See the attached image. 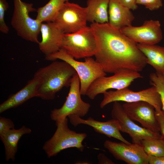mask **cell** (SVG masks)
Instances as JSON below:
<instances>
[{
    "label": "cell",
    "instance_id": "cell-1",
    "mask_svg": "<svg viewBox=\"0 0 164 164\" xmlns=\"http://www.w3.org/2000/svg\"><path fill=\"white\" fill-rule=\"evenodd\" d=\"M97 50L95 60L106 73H114L122 69L139 72L147 64L146 58L137 43L108 23H91Z\"/></svg>",
    "mask_w": 164,
    "mask_h": 164
},
{
    "label": "cell",
    "instance_id": "cell-2",
    "mask_svg": "<svg viewBox=\"0 0 164 164\" xmlns=\"http://www.w3.org/2000/svg\"><path fill=\"white\" fill-rule=\"evenodd\" d=\"M76 73L70 65L63 61H54L39 68L34 75L40 80L38 97L44 100L54 99L57 92L64 87H70Z\"/></svg>",
    "mask_w": 164,
    "mask_h": 164
},
{
    "label": "cell",
    "instance_id": "cell-3",
    "mask_svg": "<svg viewBox=\"0 0 164 164\" xmlns=\"http://www.w3.org/2000/svg\"><path fill=\"white\" fill-rule=\"evenodd\" d=\"M45 59L47 60L53 61L60 59L70 65L79 76L80 93L82 95H86L88 88L94 80L107 74L100 64L91 57L85 58L84 62L79 61L61 48L45 57Z\"/></svg>",
    "mask_w": 164,
    "mask_h": 164
},
{
    "label": "cell",
    "instance_id": "cell-4",
    "mask_svg": "<svg viewBox=\"0 0 164 164\" xmlns=\"http://www.w3.org/2000/svg\"><path fill=\"white\" fill-rule=\"evenodd\" d=\"M57 128L52 137L46 141L43 149L50 158L57 155L62 150L76 148L82 152L84 147L82 144L87 135L85 133H77L70 130L67 117L56 121Z\"/></svg>",
    "mask_w": 164,
    "mask_h": 164
},
{
    "label": "cell",
    "instance_id": "cell-5",
    "mask_svg": "<svg viewBox=\"0 0 164 164\" xmlns=\"http://www.w3.org/2000/svg\"><path fill=\"white\" fill-rule=\"evenodd\" d=\"M14 9L11 24L18 36L30 42L39 43L42 23L30 17V12L36 11L32 3L13 0Z\"/></svg>",
    "mask_w": 164,
    "mask_h": 164
},
{
    "label": "cell",
    "instance_id": "cell-6",
    "mask_svg": "<svg viewBox=\"0 0 164 164\" xmlns=\"http://www.w3.org/2000/svg\"><path fill=\"white\" fill-rule=\"evenodd\" d=\"M61 48L76 59L94 56L97 45L90 26L74 33L64 34Z\"/></svg>",
    "mask_w": 164,
    "mask_h": 164
},
{
    "label": "cell",
    "instance_id": "cell-7",
    "mask_svg": "<svg viewBox=\"0 0 164 164\" xmlns=\"http://www.w3.org/2000/svg\"><path fill=\"white\" fill-rule=\"evenodd\" d=\"M103 94V99L100 105L101 108L115 101L130 103L145 101L152 105L155 111L162 110L160 95L155 87L152 86L138 91H133L127 87L115 91H107Z\"/></svg>",
    "mask_w": 164,
    "mask_h": 164
},
{
    "label": "cell",
    "instance_id": "cell-8",
    "mask_svg": "<svg viewBox=\"0 0 164 164\" xmlns=\"http://www.w3.org/2000/svg\"><path fill=\"white\" fill-rule=\"evenodd\" d=\"M69 92L66 101L60 108H55L51 111V119L55 122L73 114L81 118L88 113L91 106L84 101L81 98L80 81L77 73L73 77L70 86Z\"/></svg>",
    "mask_w": 164,
    "mask_h": 164
},
{
    "label": "cell",
    "instance_id": "cell-9",
    "mask_svg": "<svg viewBox=\"0 0 164 164\" xmlns=\"http://www.w3.org/2000/svg\"><path fill=\"white\" fill-rule=\"evenodd\" d=\"M142 77L139 72L129 69L118 71L111 76L99 77L91 84L86 94L90 99H94L98 95L108 90H120L128 87L135 80Z\"/></svg>",
    "mask_w": 164,
    "mask_h": 164
},
{
    "label": "cell",
    "instance_id": "cell-10",
    "mask_svg": "<svg viewBox=\"0 0 164 164\" xmlns=\"http://www.w3.org/2000/svg\"><path fill=\"white\" fill-rule=\"evenodd\" d=\"M86 7L69 1L65 3L53 22L65 34L74 33L87 26Z\"/></svg>",
    "mask_w": 164,
    "mask_h": 164
},
{
    "label": "cell",
    "instance_id": "cell-11",
    "mask_svg": "<svg viewBox=\"0 0 164 164\" xmlns=\"http://www.w3.org/2000/svg\"><path fill=\"white\" fill-rule=\"evenodd\" d=\"M111 115L112 118L118 121L120 131L128 134L132 143L141 144L143 139L162 137L160 133L152 132L135 123L125 113L119 101L114 102Z\"/></svg>",
    "mask_w": 164,
    "mask_h": 164
},
{
    "label": "cell",
    "instance_id": "cell-12",
    "mask_svg": "<svg viewBox=\"0 0 164 164\" xmlns=\"http://www.w3.org/2000/svg\"><path fill=\"white\" fill-rule=\"evenodd\" d=\"M104 146L118 160L128 164H149L148 155L141 144L106 140Z\"/></svg>",
    "mask_w": 164,
    "mask_h": 164
},
{
    "label": "cell",
    "instance_id": "cell-13",
    "mask_svg": "<svg viewBox=\"0 0 164 164\" xmlns=\"http://www.w3.org/2000/svg\"><path fill=\"white\" fill-rule=\"evenodd\" d=\"M121 31L137 43L155 45L163 39L160 22L158 20L145 21L139 26L132 25L125 27Z\"/></svg>",
    "mask_w": 164,
    "mask_h": 164
},
{
    "label": "cell",
    "instance_id": "cell-14",
    "mask_svg": "<svg viewBox=\"0 0 164 164\" xmlns=\"http://www.w3.org/2000/svg\"><path fill=\"white\" fill-rule=\"evenodd\" d=\"M123 109L132 120L139 122L142 127L154 132L160 133L155 108L145 101L126 102L122 104Z\"/></svg>",
    "mask_w": 164,
    "mask_h": 164
},
{
    "label": "cell",
    "instance_id": "cell-15",
    "mask_svg": "<svg viewBox=\"0 0 164 164\" xmlns=\"http://www.w3.org/2000/svg\"><path fill=\"white\" fill-rule=\"evenodd\" d=\"M71 124L76 127L79 125L84 124L92 127L96 132L112 137L127 144L131 143L125 139L121 135L118 121L112 118L106 121L96 120L90 117L84 119L76 115L71 114L67 116Z\"/></svg>",
    "mask_w": 164,
    "mask_h": 164
},
{
    "label": "cell",
    "instance_id": "cell-16",
    "mask_svg": "<svg viewBox=\"0 0 164 164\" xmlns=\"http://www.w3.org/2000/svg\"><path fill=\"white\" fill-rule=\"evenodd\" d=\"M40 33L42 40L39 48L45 57L54 53L61 49L63 37L65 34L53 22L42 23Z\"/></svg>",
    "mask_w": 164,
    "mask_h": 164
},
{
    "label": "cell",
    "instance_id": "cell-17",
    "mask_svg": "<svg viewBox=\"0 0 164 164\" xmlns=\"http://www.w3.org/2000/svg\"><path fill=\"white\" fill-rule=\"evenodd\" d=\"M39 84V79L33 76L23 88L11 95L0 105V113L16 107L32 97H38Z\"/></svg>",
    "mask_w": 164,
    "mask_h": 164
},
{
    "label": "cell",
    "instance_id": "cell-18",
    "mask_svg": "<svg viewBox=\"0 0 164 164\" xmlns=\"http://www.w3.org/2000/svg\"><path fill=\"white\" fill-rule=\"evenodd\" d=\"M108 14V23L119 30L132 25L135 19L131 9L118 0H110Z\"/></svg>",
    "mask_w": 164,
    "mask_h": 164
},
{
    "label": "cell",
    "instance_id": "cell-19",
    "mask_svg": "<svg viewBox=\"0 0 164 164\" xmlns=\"http://www.w3.org/2000/svg\"><path fill=\"white\" fill-rule=\"evenodd\" d=\"M31 132V129L23 126L19 129L14 128L9 130L0 136L4 145L6 161H9L10 159L12 161L15 160L19 139L23 135L30 134Z\"/></svg>",
    "mask_w": 164,
    "mask_h": 164
},
{
    "label": "cell",
    "instance_id": "cell-20",
    "mask_svg": "<svg viewBox=\"0 0 164 164\" xmlns=\"http://www.w3.org/2000/svg\"><path fill=\"white\" fill-rule=\"evenodd\" d=\"M137 46L146 57L147 64L151 65L156 73L164 76V47L140 43H137Z\"/></svg>",
    "mask_w": 164,
    "mask_h": 164
},
{
    "label": "cell",
    "instance_id": "cell-21",
    "mask_svg": "<svg viewBox=\"0 0 164 164\" xmlns=\"http://www.w3.org/2000/svg\"><path fill=\"white\" fill-rule=\"evenodd\" d=\"M110 0H87V21L99 24L108 23Z\"/></svg>",
    "mask_w": 164,
    "mask_h": 164
},
{
    "label": "cell",
    "instance_id": "cell-22",
    "mask_svg": "<svg viewBox=\"0 0 164 164\" xmlns=\"http://www.w3.org/2000/svg\"><path fill=\"white\" fill-rule=\"evenodd\" d=\"M69 0H50L37 9L36 19L39 22H53L64 4Z\"/></svg>",
    "mask_w": 164,
    "mask_h": 164
},
{
    "label": "cell",
    "instance_id": "cell-23",
    "mask_svg": "<svg viewBox=\"0 0 164 164\" xmlns=\"http://www.w3.org/2000/svg\"><path fill=\"white\" fill-rule=\"evenodd\" d=\"M141 144L148 155H164V139L161 138H152L142 140Z\"/></svg>",
    "mask_w": 164,
    "mask_h": 164
},
{
    "label": "cell",
    "instance_id": "cell-24",
    "mask_svg": "<svg viewBox=\"0 0 164 164\" xmlns=\"http://www.w3.org/2000/svg\"><path fill=\"white\" fill-rule=\"evenodd\" d=\"M149 77L151 85L155 87L160 95L164 111V76L156 72L151 73Z\"/></svg>",
    "mask_w": 164,
    "mask_h": 164
},
{
    "label": "cell",
    "instance_id": "cell-25",
    "mask_svg": "<svg viewBox=\"0 0 164 164\" xmlns=\"http://www.w3.org/2000/svg\"><path fill=\"white\" fill-rule=\"evenodd\" d=\"M9 7V4L6 0H0V31L5 34L8 33L9 28L4 20L5 12Z\"/></svg>",
    "mask_w": 164,
    "mask_h": 164
},
{
    "label": "cell",
    "instance_id": "cell-26",
    "mask_svg": "<svg viewBox=\"0 0 164 164\" xmlns=\"http://www.w3.org/2000/svg\"><path fill=\"white\" fill-rule=\"evenodd\" d=\"M136 3L144 5L151 11L157 10L163 5L162 0H137Z\"/></svg>",
    "mask_w": 164,
    "mask_h": 164
},
{
    "label": "cell",
    "instance_id": "cell-27",
    "mask_svg": "<svg viewBox=\"0 0 164 164\" xmlns=\"http://www.w3.org/2000/svg\"><path fill=\"white\" fill-rule=\"evenodd\" d=\"M15 125L10 119L4 117H0V136L8 130L14 128Z\"/></svg>",
    "mask_w": 164,
    "mask_h": 164
},
{
    "label": "cell",
    "instance_id": "cell-28",
    "mask_svg": "<svg viewBox=\"0 0 164 164\" xmlns=\"http://www.w3.org/2000/svg\"><path fill=\"white\" fill-rule=\"evenodd\" d=\"M155 113L159 126L160 132L164 139V111L162 110L155 111Z\"/></svg>",
    "mask_w": 164,
    "mask_h": 164
},
{
    "label": "cell",
    "instance_id": "cell-29",
    "mask_svg": "<svg viewBox=\"0 0 164 164\" xmlns=\"http://www.w3.org/2000/svg\"><path fill=\"white\" fill-rule=\"evenodd\" d=\"M148 160L149 164H164V155H148Z\"/></svg>",
    "mask_w": 164,
    "mask_h": 164
},
{
    "label": "cell",
    "instance_id": "cell-30",
    "mask_svg": "<svg viewBox=\"0 0 164 164\" xmlns=\"http://www.w3.org/2000/svg\"><path fill=\"white\" fill-rule=\"evenodd\" d=\"M123 5L131 10H135L138 8L137 0H118Z\"/></svg>",
    "mask_w": 164,
    "mask_h": 164
},
{
    "label": "cell",
    "instance_id": "cell-31",
    "mask_svg": "<svg viewBox=\"0 0 164 164\" xmlns=\"http://www.w3.org/2000/svg\"><path fill=\"white\" fill-rule=\"evenodd\" d=\"M99 164H114L115 163L104 154L100 153L97 155Z\"/></svg>",
    "mask_w": 164,
    "mask_h": 164
}]
</instances>
